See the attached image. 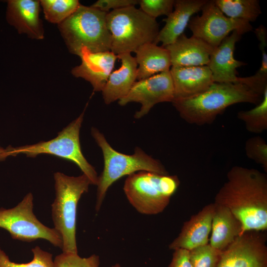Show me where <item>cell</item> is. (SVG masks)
I'll return each mask as SVG.
<instances>
[{
	"label": "cell",
	"instance_id": "obj_1",
	"mask_svg": "<svg viewBox=\"0 0 267 267\" xmlns=\"http://www.w3.org/2000/svg\"><path fill=\"white\" fill-rule=\"evenodd\" d=\"M214 203L228 209L241 222L243 233L267 229V176L254 168L232 167Z\"/></svg>",
	"mask_w": 267,
	"mask_h": 267
},
{
	"label": "cell",
	"instance_id": "obj_2",
	"mask_svg": "<svg viewBox=\"0 0 267 267\" xmlns=\"http://www.w3.org/2000/svg\"><path fill=\"white\" fill-rule=\"evenodd\" d=\"M263 96L244 84L214 83L204 91L172 102L181 118L186 122L203 126L213 123L229 106L238 103L257 105Z\"/></svg>",
	"mask_w": 267,
	"mask_h": 267
},
{
	"label": "cell",
	"instance_id": "obj_3",
	"mask_svg": "<svg viewBox=\"0 0 267 267\" xmlns=\"http://www.w3.org/2000/svg\"><path fill=\"white\" fill-rule=\"evenodd\" d=\"M107 12L80 4L58 25L69 51L79 56L86 48L91 52L110 51L111 36L106 24Z\"/></svg>",
	"mask_w": 267,
	"mask_h": 267
},
{
	"label": "cell",
	"instance_id": "obj_4",
	"mask_svg": "<svg viewBox=\"0 0 267 267\" xmlns=\"http://www.w3.org/2000/svg\"><path fill=\"white\" fill-rule=\"evenodd\" d=\"M91 134L100 147L104 158V168L98 177L97 183L95 210H100L106 192L110 186L121 178L146 171L162 175H169L161 163L136 147L132 155H127L113 149L104 135L97 129L92 128Z\"/></svg>",
	"mask_w": 267,
	"mask_h": 267
},
{
	"label": "cell",
	"instance_id": "obj_5",
	"mask_svg": "<svg viewBox=\"0 0 267 267\" xmlns=\"http://www.w3.org/2000/svg\"><path fill=\"white\" fill-rule=\"evenodd\" d=\"M54 179L55 198L51 204L54 228L61 238L62 252L78 253L76 238L78 204L91 183L83 174L70 177L56 172Z\"/></svg>",
	"mask_w": 267,
	"mask_h": 267
},
{
	"label": "cell",
	"instance_id": "obj_6",
	"mask_svg": "<svg viewBox=\"0 0 267 267\" xmlns=\"http://www.w3.org/2000/svg\"><path fill=\"white\" fill-rule=\"evenodd\" d=\"M106 24L111 36L110 51L116 55L135 53L140 46L154 43L159 32L156 19L135 6L108 12Z\"/></svg>",
	"mask_w": 267,
	"mask_h": 267
},
{
	"label": "cell",
	"instance_id": "obj_7",
	"mask_svg": "<svg viewBox=\"0 0 267 267\" xmlns=\"http://www.w3.org/2000/svg\"><path fill=\"white\" fill-rule=\"evenodd\" d=\"M179 184L176 176L141 171L128 176L123 189L129 202L137 211L153 215L166 209Z\"/></svg>",
	"mask_w": 267,
	"mask_h": 267
},
{
	"label": "cell",
	"instance_id": "obj_8",
	"mask_svg": "<svg viewBox=\"0 0 267 267\" xmlns=\"http://www.w3.org/2000/svg\"><path fill=\"white\" fill-rule=\"evenodd\" d=\"M84 111L50 140L16 147L8 146L9 156L23 154L29 157H36L45 154L71 161L79 167L91 184L96 185L98 178L97 173L83 155L81 148L79 135Z\"/></svg>",
	"mask_w": 267,
	"mask_h": 267
},
{
	"label": "cell",
	"instance_id": "obj_9",
	"mask_svg": "<svg viewBox=\"0 0 267 267\" xmlns=\"http://www.w3.org/2000/svg\"><path fill=\"white\" fill-rule=\"evenodd\" d=\"M33 196L28 193L16 206L0 208V227L7 231L13 239L30 242L44 239L62 249L58 232L42 223L33 212Z\"/></svg>",
	"mask_w": 267,
	"mask_h": 267
},
{
	"label": "cell",
	"instance_id": "obj_10",
	"mask_svg": "<svg viewBox=\"0 0 267 267\" xmlns=\"http://www.w3.org/2000/svg\"><path fill=\"white\" fill-rule=\"evenodd\" d=\"M201 10V15L192 17L187 26L192 36L202 40L214 48L219 45L233 31L242 35L253 29L250 23L247 21L225 16L214 0H207Z\"/></svg>",
	"mask_w": 267,
	"mask_h": 267
},
{
	"label": "cell",
	"instance_id": "obj_11",
	"mask_svg": "<svg viewBox=\"0 0 267 267\" xmlns=\"http://www.w3.org/2000/svg\"><path fill=\"white\" fill-rule=\"evenodd\" d=\"M265 231H247L222 252L218 267H267Z\"/></svg>",
	"mask_w": 267,
	"mask_h": 267
},
{
	"label": "cell",
	"instance_id": "obj_12",
	"mask_svg": "<svg viewBox=\"0 0 267 267\" xmlns=\"http://www.w3.org/2000/svg\"><path fill=\"white\" fill-rule=\"evenodd\" d=\"M175 97L173 82L170 70L161 72L148 78L136 81L129 93L119 100L124 106L132 102L141 104L134 118L139 119L146 115L156 104L172 102Z\"/></svg>",
	"mask_w": 267,
	"mask_h": 267
},
{
	"label": "cell",
	"instance_id": "obj_13",
	"mask_svg": "<svg viewBox=\"0 0 267 267\" xmlns=\"http://www.w3.org/2000/svg\"><path fill=\"white\" fill-rule=\"evenodd\" d=\"M79 56L81 63L72 69V74L90 83L94 91H101L112 72L117 55L111 51L91 52L83 48Z\"/></svg>",
	"mask_w": 267,
	"mask_h": 267
},
{
	"label": "cell",
	"instance_id": "obj_14",
	"mask_svg": "<svg viewBox=\"0 0 267 267\" xmlns=\"http://www.w3.org/2000/svg\"><path fill=\"white\" fill-rule=\"evenodd\" d=\"M214 210L215 204H209L185 222L178 235L169 244V249L189 251L208 244Z\"/></svg>",
	"mask_w": 267,
	"mask_h": 267
},
{
	"label": "cell",
	"instance_id": "obj_15",
	"mask_svg": "<svg viewBox=\"0 0 267 267\" xmlns=\"http://www.w3.org/2000/svg\"><path fill=\"white\" fill-rule=\"evenodd\" d=\"M241 35L238 31H233L219 45L214 48L207 66L211 72L214 83H238L236 69L246 64L234 57L235 44Z\"/></svg>",
	"mask_w": 267,
	"mask_h": 267
},
{
	"label": "cell",
	"instance_id": "obj_16",
	"mask_svg": "<svg viewBox=\"0 0 267 267\" xmlns=\"http://www.w3.org/2000/svg\"><path fill=\"white\" fill-rule=\"evenodd\" d=\"M6 19L19 34H26L29 38L42 40L44 29L39 17L40 1L35 0H7Z\"/></svg>",
	"mask_w": 267,
	"mask_h": 267
},
{
	"label": "cell",
	"instance_id": "obj_17",
	"mask_svg": "<svg viewBox=\"0 0 267 267\" xmlns=\"http://www.w3.org/2000/svg\"><path fill=\"white\" fill-rule=\"evenodd\" d=\"M165 47L168 51L172 66L192 67L207 65L214 49L202 40L181 35Z\"/></svg>",
	"mask_w": 267,
	"mask_h": 267
},
{
	"label": "cell",
	"instance_id": "obj_18",
	"mask_svg": "<svg viewBox=\"0 0 267 267\" xmlns=\"http://www.w3.org/2000/svg\"><path fill=\"white\" fill-rule=\"evenodd\" d=\"M174 88V99L187 98L207 89L214 81L208 66H172L170 70Z\"/></svg>",
	"mask_w": 267,
	"mask_h": 267
},
{
	"label": "cell",
	"instance_id": "obj_19",
	"mask_svg": "<svg viewBox=\"0 0 267 267\" xmlns=\"http://www.w3.org/2000/svg\"><path fill=\"white\" fill-rule=\"evenodd\" d=\"M206 0H175V9L166 18L163 28L159 30L154 43H162L165 47L174 43L187 26L192 16L201 10L206 3Z\"/></svg>",
	"mask_w": 267,
	"mask_h": 267
},
{
	"label": "cell",
	"instance_id": "obj_20",
	"mask_svg": "<svg viewBox=\"0 0 267 267\" xmlns=\"http://www.w3.org/2000/svg\"><path fill=\"white\" fill-rule=\"evenodd\" d=\"M117 55L121 61V66L111 72L101 91L106 104L125 96L136 80L137 64L135 58L129 53Z\"/></svg>",
	"mask_w": 267,
	"mask_h": 267
},
{
	"label": "cell",
	"instance_id": "obj_21",
	"mask_svg": "<svg viewBox=\"0 0 267 267\" xmlns=\"http://www.w3.org/2000/svg\"><path fill=\"white\" fill-rule=\"evenodd\" d=\"M214 204L209 244L213 248L222 251L243 233L242 226L228 209Z\"/></svg>",
	"mask_w": 267,
	"mask_h": 267
},
{
	"label": "cell",
	"instance_id": "obj_22",
	"mask_svg": "<svg viewBox=\"0 0 267 267\" xmlns=\"http://www.w3.org/2000/svg\"><path fill=\"white\" fill-rule=\"evenodd\" d=\"M137 64V81L148 78L161 72L169 71L172 66L167 49L151 43L144 44L135 52Z\"/></svg>",
	"mask_w": 267,
	"mask_h": 267
},
{
	"label": "cell",
	"instance_id": "obj_23",
	"mask_svg": "<svg viewBox=\"0 0 267 267\" xmlns=\"http://www.w3.org/2000/svg\"><path fill=\"white\" fill-rule=\"evenodd\" d=\"M216 5L227 17L249 22L255 21L262 13L258 0H215Z\"/></svg>",
	"mask_w": 267,
	"mask_h": 267
},
{
	"label": "cell",
	"instance_id": "obj_24",
	"mask_svg": "<svg viewBox=\"0 0 267 267\" xmlns=\"http://www.w3.org/2000/svg\"><path fill=\"white\" fill-rule=\"evenodd\" d=\"M237 118L242 121L246 129L254 134H261L267 129V89L262 101L253 108L238 112Z\"/></svg>",
	"mask_w": 267,
	"mask_h": 267
},
{
	"label": "cell",
	"instance_id": "obj_25",
	"mask_svg": "<svg viewBox=\"0 0 267 267\" xmlns=\"http://www.w3.org/2000/svg\"><path fill=\"white\" fill-rule=\"evenodd\" d=\"M45 19L49 22L59 24L71 15L81 4L78 0H40Z\"/></svg>",
	"mask_w": 267,
	"mask_h": 267
},
{
	"label": "cell",
	"instance_id": "obj_26",
	"mask_svg": "<svg viewBox=\"0 0 267 267\" xmlns=\"http://www.w3.org/2000/svg\"><path fill=\"white\" fill-rule=\"evenodd\" d=\"M254 32L260 42L259 47L262 55V64L257 72L254 75L248 77V79L253 86L263 89L267 86V31L266 27L261 25Z\"/></svg>",
	"mask_w": 267,
	"mask_h": 267
},
{
	"label": "cell",
	"instance_id": "obj_27",
	"mask_svg": "<svg viewBox=\"0 0 267 267\" xmlns=\"http://www.w3.org/2000/svg\"><path fill=\"white\" fill-rule=\"evenodd\" d=\"M33 258L27 263H16L10 260L6 253L0 248V267H54L52 255L39 246L32 249Z\"/></svg>",
	"mask_w": 267,
	"mask_h": 267
},
{
	"label": "cell",
	"instance_id": "obj_28",
	"mask_svg": "<svg viewBox=\"0 0 267 267\" xmlns=\"http://www.w3.org/2000/svg\"><path fill=\"white\" fill-rule=\"evenodd\" d=\"M222 252L208 243L189 250V257L192 267H218Z\"/></svg>",
	"mask_w": 267,
	"mask_h": 267
},
{
	"label": "cell",
	"instance_id": "obj_29",
	"mask_svg": "<svg viewBox=\"0 0 267 267\" xmlns=\"http://www.w3.org/2000/svg\"><path fill=\"white\" fill-rule=\"evenodd\" d=\"M53 263L54 267H99L100 260L95 254L82 258L78 253L62 252L55 257Z\"/></svg>",
	"mask_w": 267,
	"mask_h": 267
},
{
	"label": "cell",
	"instance_id": "obj_30",
	"mask_svg": "<svg viewBox=\"0 0 267 267\" xmlns=\"http://www.w3.org/2000/svg\"><path fill=\"white\" fill-rule=\"evenodd\" d=\"M246 156L261 165L267 173V143L261 136L257 135L248 138L245 144Z\"/></svg>",
	"mask_w": 267,
	"mask_h": 267
},
{
	"label": "cell",
	"instance_id": "obj_31",
	"mask_svg": "<svg viewBox=\"0 0 267 267\" xmlns=\"http://www.w3.org/2000/svg\"><path fill=\"white\" fill-rule=\"evenodd\" d=\"M174 0H140V9L147 15L156 19L161 15L170 14L174 7Z\"/></svg>",
	"mask_w": 267,
	"mask_h": 267
},
{
	"label": "cell",
	"instance_id": "obj_32",
	"mask_svg": "<svg viewBox=\"0 0 267 267\" xmlns=\"http://www.w3.org/2000/svg\"><path fill=\"white\" fill-rule=\"evenodd\" d=\"M138 0H98L91 6L99 10L109 12L110 9L117 10L138 4Z\"/></svg>",
	"mask_w": 267,
	"mask_h": 267
},
{
	"label": "cell",
	"instance_id": "obj_33",
	"mask_svg": "<svg viewBox=\"0 0 267 267\" xmlns=\"http://www.w3.org/2000/svg\"><path fill=\"white\" fill-rule=\"evenodd\" d=\"M174 251L172 259L168 267H192L188 250L178 249Z\"/></svg>",
	"mask_w": 267,
	"mask_h": 267
},
{
	"label": "cell",
	"instance_id": "obj_34",
	"mask_svg": "<svg viewBox=\"0 0 267 267\" xmlns=\"http://www.w3.org/2000/svg\"><path fill=\"white\" fill-rule=\"evenodd\" d=\"M8 157L9 155L7 147L4 148L0 145V161H4Z\"/></svg>",
	"mask_w": 267,
	"mask_h": 267
},
{
	"label": "cell",
	"instance_id": "obj_35",
	"mask_svg": "<svg viewBox=\"0 0 267 267\" xmlns=\"http://www.w3.org/2000/svg\"><path fill=\"white\" fill-rule=\"evenodd\" d=\"M111 267H121L119 264H116L115 265L112 266Z\"/></svg>",
	"mask_w": 267,
	"mask_h": 267
}]
</instances>
